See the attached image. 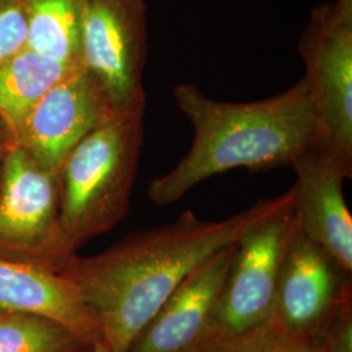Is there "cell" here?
<instances>
[{
	"label": "cell",
	"mask_w": 352,
	"mask_h": 352,
	"mask_svg": "<svg viewBox=\"0 0 352 352\" xmlns=\"http://www.w3.org/2000/svg\"><path fill=\"white\" fill-rule=\"evenodd\" d=\"M91 347L52 320L0 308V352H88Z\"/></svg>",
	"instance_id": "cell-15"
},
{
	"label": "cell",
	"mask_w": 352,
	"mask_h": 352,
	"mask_svg": "<svg viewBox=\"0 0 352 352\" xmlns=\"http://www.w3.org/2000/svg\"><path fill=\"white\" fill-rule=\"evenodd\" d=\"M77 252L60 223L59 177L8 146L0 177V257L64 274Z\"/></svg>",
	"instance_id": "cell-4"
},
{
	"label": "cell",
	"mask_w": 352,
	"mask_h": 352,
	"mask_svg": "<svg viewBox=\"0 0 352 352\" xmlns=\"http://www.w3.org/2000/svg\"><path fill=\"white\" fill-rule=\"evenodd\" d=\"M0 308L52 320L89 346L101 343L75 282L60 273L0 257Z\"/></svg>",
	"instance_id": "cell-12"
},
{
	"label": "cell",
	"mask_w": 352,
	"mask_h": 352,
	"mask_svg": "<svg viewBox=\"0 0 352 352\" xmlns=\"http://www.w3.org/2000/svg\"><path fill=\"white\" fill-rule=\"evenodd\" d=\"M10 146V141H8V133L6 126L3 123V120L0 119V177H1V170H3V164H4V158Z\"/></svg>",
	"instance_id": "cell-19"
},
{
	"label": "cell",
	"mask_w": 352,
	"mask_h": 352,
	"mask_svg": "<svg viewBox=\"0 0 352 352\" xmlns=\"http://www.w3.org/2000/svg\"><path fill=\"white\" fill-rule=\"evenodd\" d=\"M351 274L298 225L282 261L269 322L318 344L331 318L352 300Z\"/></svg>",
	"instance_id": "cell-8"
},
{
	"label": "cell",
	"mask_w": 352,
	"mask_h": 352,
	"mask_svg": "<svg viewBox=\"0 0 352 352\" xmlns=\"http://www.w3.org/2000/svg\"><path fill=\"white\" fill-rule=\"evenodd\" d=\"M289 167L296 175L292 188L300 231L352 273V217L343 193V182L352 175L320 145Z\"/></svg>",
	"instance_id": "cell-11"
},
{
	"label": "cell",
	"mask_w": 352,
	"mask_h": 352,
	"mask_svg": "<svg viewBox=\"0 0 352 352\" xmlns=\"http://www.w3.org/2000/svg\"><path fill=\"white\" fill-rule=\"evenodd\" d=\"M142 116L122 115L96 128L60 166V223L76 252L129 214L144 144Z\"/></svg>",
	"instance_id": "cell-3"
},
{
	"label": "cell",
	"mask_w": 352,
	"mask_h": 352,
	"mask_svg": "<svg viewBox=\"0 0 352 352\" xmlns=\"http://www.w3.org/2000/svg\"><path fill=\"white\" fill-rule=\"evenodd\" d=\"M318 344L324 352H352V300L343 304L331 318Z\"/></svg>",
	"instance_id": "cell-18"
},
{
	"label": "cell",
	"mask_w": 352,
	"mask_h": 352,
	"mask_svg": "<svg viewBox=\"0 0 352 352\" xmlns=\"http://www.w3.org/2000/svg\"><path fill=\"white\" fill-rule=\"evenodd\" d=\"M116 116L122 115L115 113L98 80L81 67L36 103L13 145L23 148L39 166L58 175L69 151Z\"/></svg>",
	"instance_id": "cell-9"
},
{
	"label": "cell",
	"mask_w": 352,
	"mask_h": 352,
	"mask_svg": "<svg viewBox=\"0 0 352 352\" xmlns=\"http://www.w3.org/2000/svg\"><path fill=\"white\" fill-rule=\"evenodd\" d=\"M294 202L292 188L287 201L256 221L236 240L209 340L240 334L270 321L282 261L298 227Z\"/></svg>",
	"instance_id": "cell-6"
},
{
	"label": "cell",
	"mask_w": 352,
	"mask_h": 352,
	"mask_svg": "<svg viewBox=\"0 0 352 352\" xmlns=\"http://www.w3.org/2000/svg\"><path fill=\"white\" fill-rule=\"evenodd\" d=\"M292 188L222 221L186 210L176 221L136 231L94 256H76L65 277L80 291L111 352H126L176 287L215 252L289 200Z\"/></svg>",
	"instance_id": "cell-1"
},
{
	"label": "cell",
	"mask_w": 352,
	"mask_h": 352,
	"mask_svg": "<svg viewBox=\"0 0 352 352\" xmlns=\"http://www.w3.org/2000/svg\"><path fill=\"white\" fill-rule=\"evenodd\" d=\"M173 93L195 135L175 167L149 183L146 195L157 206L173 205L206 179L235 168L260 173L291 166L321 142L304 78L258 101H215L189 82Z\"/></svg>",
	"instance_id": "cell-2"
},
{
	"label": "cell",
	"mask_w": 352,
	"mask_h": 352,
	"mask_svg": "<svg viewBox=\"0 0 352 352\" xmlns=\"http://www.w3.org/2000/svg\"><path fill=\"white\" fill-rule=\"evenodd\" d=\"M235 243L197 266L141 329L126 352H201L213 330Z\"/></svg>",
	"instance_id": "cell-10"
},
{
	"label": "cell",
	"mask_w": 352,
	"mask_h": 352,
	"mask_svg": "<svg viewBox=\"0 0 352 352\" xmlns=\"http://www.w3.org/2000/svg\"><path fill=\"white\" fill-rule=\"evenodd\" d=\"M146 54V0H87L82 65L98 80L118 115H144Z\"/></svg>",
	"instance_id": "cell-7"
},
{
	"label": "cell",
	"mask_w": 352,
	"mask_h": 352,
	"mask_svg": "<svg viewBox=\"0 0 352 352\" xmlns=\"http://www.w3.org/2000/svg\"><path fill=\"white\" fill-rule=\"evenodd\" d=\"M88 352H111L103 343H97V344H94Z\"/></svg>",
	"instance_id": "cell-20"
},
{
	"label": "cell",
	"mask_w": 352,
	"mask_h": 352,
	"mask_svg": "<svg viewBox=\"0 0 352 352\" xmlns=\"http://www.w3.org/2000/svg\"><path fill=\"white\" fill-rule=\"evenodd\" d=\"M23 3L26 47L64 63L82 65L81 29L87 0H23Z\"/></svg>",
	"instance_id": "cell-14"
},
{
	"label": "cell",
	"mask_w": 352,
	"mask_h": 352,
	"mask_svg": "<svg viewBox=\"0 0 352 352\" xmlns=\"http://www.w3.org/2000/svg\"><path fill=\"white\" fill-rule=\"evenodd\" d=\"M26 38L23 0H0V64L26 47Z\"/></svg>",
	"instance_id": "cell-17"
},
{
	"label": "cell",
	"mask_w": 352,
	"mask_h": 352,
	"mask_svg": "<svg viewBox=\"0 0 352 352\" xmlns=\"http://www.w3.org/2000/svg\"><path fill=\"white\" fill-rule=\"evenodd\" d=\"M201 352H324L320 344L302 340L267 322L248 331L210 340Z\"/></svg>",
	"instance_id": "cell-16"
},
{
	"label": "cell",
	"mask_w": 352,
	"mask_h": 352,
	"mask_svg": "<svg viewBox=\"0 0 352 352\" xmlns=\"http://www.w3.org/2000/svg\"><path fill=\"white\" fill-rule=\"evenodd\" d=\"M82 65L64 63L29 47L0 64V119L10 146L28 113L55 84Z\"/></svg>",
	"instance_id": "cell-13"
},
{
	"label": "cell",
	"mask_w": 352,
	"mask_h": 352,
	"mask_svg": "<svg viewBox=\"0 0 352 352\" xmlns=\"http://www.w3.org/2000/svg\"><path fill=\"white\" fill-rule=\"evenodd\" d=\"M298 51L321 135L320 146L352 175V0L315 7Z\"/></svg>",
	"instance_id": "cell-5"
}]
</instances>
